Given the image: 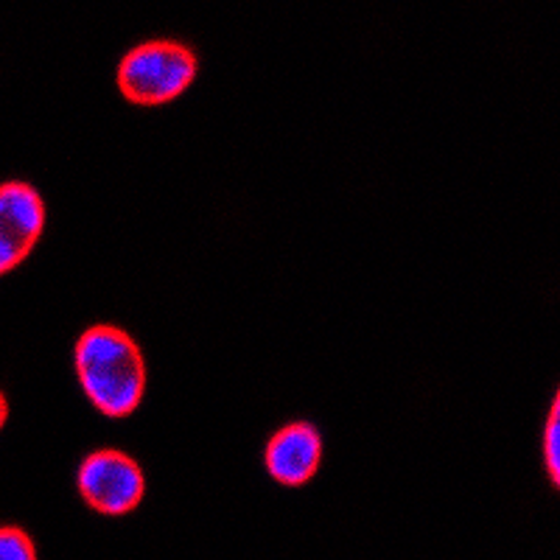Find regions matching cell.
Instances as JSON below:
<instances>
[{"label": "cell", "instance_id": "cell-1", "mask_svg": "<svg viewBox=\"0 0 560 560\" xmlns=\"http://www.w3.org/2000/svg\"><path fill=\"white\" fill-rule=\"evenodd\" d=\"M73 364L90 404L107 418H129L147 393V359L118 325H90L73 348Z\"/></svg>", "mask_w": 560, "mask_h": 560}, {"label": "cell", "instance_id": "cell-2", "mask_svg": "<svg viewBox=\"0 0 560 560\" xmlns=\"http://www.w3.org/2000/svg\"><path fill=\"white\" fill-rule=\"evenodd\" d=\"M199 59L194 48L177 39H147L124 54L115 82L127 102L160 107L179 98L197 79Z\"/></svg>", "mask_w": 560, "mask_h": 560}, {"label": "cell", "instance_id": "cell-3", "mask_svg": "<svg viewBox=\"0 0 560 560\" xmlns=\"http://www.w3.org/2000/svg\"><path fill=\"white\" fill-rule=\"evenodd\" d=\"M77 485L84 504L102 516H127L147 493V477L140 465L118 448L90 452L79 465Z\"/></svg>", "mask_w": 560, "mask_h": 560}, {"label": "cell", "instance_id": "cell-4", "mask_svg": "<svg viewBox=\"0 0 560 560\" xmlns=\"http://www.w3.org/2000/svg\"><path fill=\"white\" fill-rule=\"evenodd\" d=\"M45 230V199L32 183H0V275L12 272L37 247Z\"/></svg>", "mask_w": 560, "mask_h": 560}, {"label": "cell", "instance_id": "cell-5", "mask_svg": "<svg viewBox=\"0 0 560 560\" xmlns=\"http://www.w3.org/2000/svg\"><path fill=\"white\" fill-rule=\"evenodd\" d=\"M323 463V434L306 420H292L269 438L264 465L269 477L287 488H303L314 479Z\"/></svg>", "mask_w": 560, "mask_h": 560}, {"label": "cell", "instance_id": "cell-6", "mask_svg": "<svg viewBox=\"0 0 560 560\" xmlns=\"http://www.w3.org/2000/svg\"><path fill=\"white\" fill-rule=\"evenodd\" d=\"M544 463H547L549 482L560 488V395L552 398L547 423H544Z\"/></svg>", "mask_w": 560, "mask_h": 560}, {"label": "cell", "instance_id": "cell-7", "mask_svg": "<svg viewBox=\"0 0 560 560\" xmlns=\"http://www.w3.org/2000/svg\"><path fill=\"white\" fill-rule=\"evenodd\" d=\"M0 560H37L32 535L20 527H0Z\"/></svg>", "mask_w": 560, "mask_h": 560}, {"label": "cell", "instance_id": "cell-8", "mask_svg": "<svg viewBox=\"0 0 560 560\" xmlns=\"http://www.w3.org/2000/svg\"><path fill=\"white\" fill-rule=\"evenodd\" d=\"M9 418V404H7V395L0 393V429H3V423H7Z\"/></svg>", "mask_w": 560, "mask_h": 560}]
</instances>
